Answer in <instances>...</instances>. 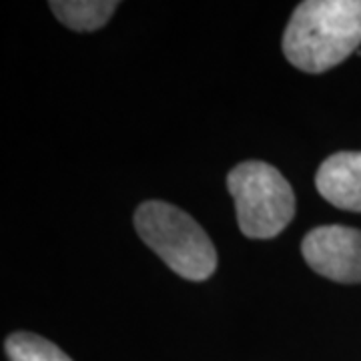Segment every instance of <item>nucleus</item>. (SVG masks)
I'll use <instances>...</instances> for the list:
<instances>
[{"label": "nucleus", "mask_w": 361, "mask_h": 361, "mask_svg": "<svg viewBox=\"0 0 361 361\" xmlns=\"http://www.w3.org/2000/svg\"><path fill=\"white\" fill-rule=\"evenodd\" d=\"M360 44L361 0H305L283 35L287 61L313 75L343 63Z\"/></svg>", "instance_id": "nucleus-1"}, {"label": "nucleus", "mask_w": 361, "mask_h": 361, "mask_svg": "<svg viewBox=\"0 0 361 361\" xmlns=\"http://www.w3.org/2000/svg\"><path fill=\"white\" fill-rule=\"evenodd\" d=\"M135 227L142 241L180 277L205 281L217 269L213 241L179 207L147 201L135 211Z\"/></svg>", "instance_id": "nucleus-2"}, {"label": "nucleus", "mask_w": 361, "mask_h": 361, "mask_svg": "<svg viewBox=\"0 0 361 361\" xmlns=\"http://www.w3.org/2000/svg\"><path fill=\"white\" fill-rule=\"evenodd\" d=\"M227 189L237 209V223L249 239H273L295 215L289 180L263 161H245L227 175Z\"/></svg>", "instance_id": "nucleus-3"}, {"label": "nucleus", "mask_w": 361, "mask_h": 361, "mask_svg": "<svg viewBox=\"0 0 361 361\" xmlns=\"http://www.w3.org/2000/svg\"><path fill=\"white\" fill-rule=\"evenodd\" d=\"M301 253L311 269L337 283H361V231L343 225L311 229Z\"/></svg>", "instance_id": "nucleus-4"}, {"label": "nucleus", "mask_w": 361, "mask_h": 361, "mask_svg": "<svg viewBox=\"0 0 361 361\" xmlns=\"http://www.w3.org/2000/svg\"><path fill=\"white\" fill-rule=\"evenodd\" d=\"M315 187L337 209L361 213V151H343L325 159Z\"/></svg>", "instance_id": "nucleus-5"}, {"label": "nucleus", "mask_w": 361, "mask_h": 361, "mask_svg": "<svg viewBox=\"0 0 361 361\" xmlns=\"http://www.w3.org/2000/svg\"><path fill=\"white\" fill-rule=\"evenodd\" d=\"M118 2L113 0H52L54 16L68 28L85 32L97 30L115 13Z\"/></svg>", "instance_id": "nucleus-6"}, {"label": "nucleus", "mask_w": 361, "mask_h": 361, "mask_svg": "<svg viewBox=\"0 0 361 361\" xmlns=\"http://www.w3.org/2000/svg\"><path fill=\"white\" fill-rule=\"evenodd\" d=\"M4 349L11 361H73L52 341L26 331L13 334L6 339Z\"/></svg>", "instance_id": "nucleus-7"}]
</instances>
